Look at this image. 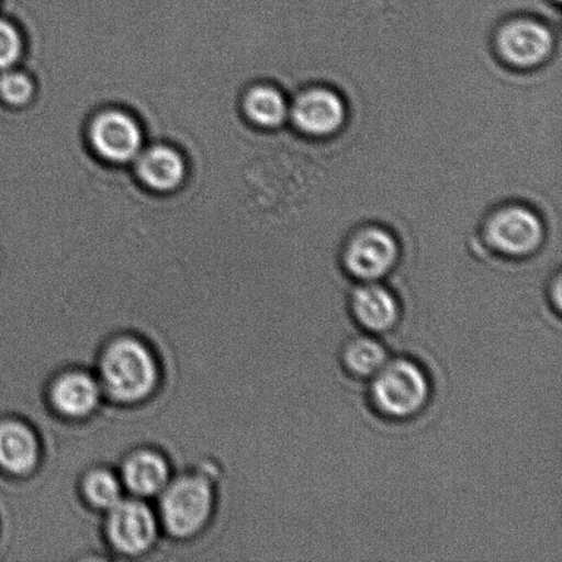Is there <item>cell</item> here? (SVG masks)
<instances>
[{
    "label": "cell",
    "mask_w": 562,
    "mask_h": 562,
    "mask_svg": "<svg viewBox=\"0 0 562 562\" xmlns=\"http://www.w3.org/2000/svg\"><path fill=\"white\" fill-rule=\"evenodd\" d=\"M349 308L356 324L372 335L393 330L402 313L398 296L380 281L358 284L349 296Z\"/></svg>",
    "instance_id": "obj_10"
},
{
    "label": "cell",
    "mask_w": 562,
    "mask_h": 562,
    "mask_svg": "<svg viewBox=\"0 0 562 562\" xmlns=\"http://www.w3.org/2000/svg\"><path fill=\"white\" fill-rule=\"evenodd\" d=\"M560 214L561 206L541 207L516 200L499 203L482 222V244L503 260H528L548 244L549 217Z\"/></svg>",
    "instance_id": "obj_1"
},
{
    "label": "cell",
    "mask_w": 562,
    "mask_h": 562,
    "mask_svg": "<svg viewBox=\"0 0 562 562\" xmlns=\"http://www.w3.org/2000/svg\"><path fill=\"white\" fill-rule=\"evenodd\" d=\"M550 301L553 302L554 311L560 312L561 308V273L558 271L552 279V286H550Z\"/></svg>",
    "instance_id": "obj_20"
},
{
    "label": "cell",
    "mask_w": 562,
    "mask_h": 562,
    "mask_svg": "<svg viewBox=\"0 0 562 562\" xmlns=\"http://www.w3.org/2000/svg\"><path fill=\"white\" fill-rule=\"evenodd\" d=\"M380 14H382L380 11H374L371 21L368 22L366 30L357 38L344 65L340 66L334 85L312 82L297 88L295 95L291 99L289 113V123L297 135L307 139L322 140L339 135L346 128L350 115L349 101L344 91L346 69Z\"/></svg>",
    "instance_id": "obj_2"
},
{
    "label": "cell",
    "mask_w": 562,
    "mask_h": 562,
    "mask_svg": "<svg viewBox=\"0 0 562 562\" xmlns=\"http://www.w3.org/2000/svg\"><path fill=\"white\" fill-rule=\"evenodd\" d=\"M471 164V162H470ZM451 176L445 183L440 184L437 190L432 191L426 200H423L409 213L393 224L379 222L363 223L351 229L346 236L344 244L339 250V263L347 277L355 279L358 283H367V281H380L389 277L398 266L402 256V241L400 239L398 225L409 217L418 206L432 196L435 192L448 183L462 169Z\"/></svg>",
    "instance_id": "obj_3"
},
{
    "label": "cell",
    "mask_w": 562,
    "mask_h": 562,
    "mask_svg": "<svg viewBox=\"0 0 562 562\" xmlns=\"http://www.w3.org/2000/svg\"><path fill=\"white\" fill-rule=\"evenodd\" d=\"M340 363L349 376L371 380L389 361V351L372 334L357 335L341 346Z\"/></svg>",
    "instance_id": "obj_16"
},
{
    "label": "cell",
    "mask_w": 562,
    "mask_h": 562,
    "mask_svg": "<svg viewBox=\"0 0 562 562\" xmlns=\"http://www.w3.org/2000/svg\"><path fill=\"white\" fill-rule=\"evenodd\" d=\"M104 391L123 404L147 398L158 382V366L150 349L134 338L106 346L99 362Z\"/></svg>",
    "instance_id": "obj_6"
},
{
    "label": "cell",
    "mask_w": 562,
    "mask_h": 562,
    "mask_svg": "<svg viewBox=\"0 0 562 562\" xmlns=\"http://www.w3.org/2000/svg\"><path fill=\"white\" fill-rule=\"evenodd\" d=\"M49 402L60 416L87 417L101 402V387L87 372L74 371L60 374L49 390Z\"/></svg>",
    "instance_id": "obj_13"
},
{
    "label": "cell",
    "mask_w": 562,
    "mask_h": 562,
    "mask_svg": "<svg viewBox=\"0 0 562 562\" xmlns=\"http://www.w3.org/2000/svg\"><path fill=\"white\" fill-rule=\"evenodd\" d=\"M36 81L25 71L14 68L0 74V101L10 109L27 106L36 98Z\"/></svg>",
    "instance_id": "obj_18"
},
{
    "label": "cell",
    "mask_w": 562,
    "mask_h": 562,
    "mask_svg": "<svg viewBox=\"0 0 562 562\" xmlns=\"http://www.w3.org/2000/svg\"><path fill=\"white\" fill-rule=\"evenodd\" d=\"M432 384L426 369L411 358H389L369 380V402L378 415L391 422L415 418L431 400Z\"/></svg>",
    "instance_id": "obj_5"
},
{
    "label": "cell",
    "mask_w": 562,
    "mask_h": 562,
    "mask_svg": "<svg viewBox=\"0 0 562 562\" xmlns=\"http://www.w3.org/2000/svg\"><path fill=\"white\" fill-rule=\"evenodd\" d=\"M493 52L505 68L527 74L543 68L560 54L559 37L547 15L519 11L495 26Z\"/></svg>",
    "instance_id": "obj_4"
},
{
    "label": "cell",
    "mask_w": 562,
    "mask_h": 562,
    "mask_svg": "<svg viewBox=\"0 0 562 562\" xmlns=\"http://www.w3.org/2000/svg\"><path fill=\"white\" fill-rule=\"evenodd\" d=\"M106 533L110 543L120 553H146L156 542L157 521L147 505L136 499H121L109 509Z\"/></svg>",
    "instance_id": "obj_9"
},
{
    "label": "cell",
    "mask_w": 562,
    "mask_h": 562,
    "mask_svg": "<svg viewBox=\"0 0 562 562\" xmlns=\"http://www.w3.org/2000/svg\"><path fill=\"white\" fill-rule=\"evenodd\" d=\"M126 487L140 497H151L168 486L169 465L156 451H137L123 465Z\"/></svg>",
    "instance_id": "obj_15"
},
{
    "label": "cell",
    "mask_w": 562,
    "mask_h": 562,
    "mask_svg": "<svg viewBox=\"0 0 562 562\" xmlns=\"http://www.w3.org/2000/svg\"><path fill=\"white\" fill-rule=\"evenodd\" d=\"M25 53V41L19 26L0 19V71L14 68Z\"/></svg>",
    "instance_id": "obj_19"
},
{
    "label": "cell",
    "mask_w": 562,
    "mask_h": 562,
    "mask_svg": "<svg viewBox=\"0 0 562 562\" xmlns=\"http://www.w3.org/2000/svg\"><path fill=\"white\" fill-rule=\"evenodd\" d=\"M165 528L175 538H190L205 527L213 509L212 486L205 477L189 475L164 488L159 504Z\"/></svg>",
    "instance_id": "obj_7"
},
{
    "label": "cell",
    "mask_w": 562,
    "mask_h": 562,
    "mask_svg": "<svg viewBox=\"0 0 562 562\" xmlns=\"http://www.w3.org/2000/svg\"><path fill=\"white\" fill-rule=\"evenodd\" d=\"M87 145L103 162L123 167L134 162L143 150L145 134L139 121L121 109H104L87 124Z\"/></svg>",
    "instance_id": "obj_8"
},
{
    "label": "cell",
    "mask_w": 562,
    "mask_h": 562,
    "mask_svg": "<svg viewBox=\"0 0 562 562\" xmlns=\"http://www.w3.org/2000/svg\"><path fill=\"white\" fill-rule=\"evenodd\" d=\"M82 493L93 508L112 509L123 497V487L114 473L93 470L82 479Z\"/></svg>",
    "instance_id": "obj_17"
},
{
    "label": "cell",
    "mask_w": 562,
    "mask_h": 562,
    "mask_svg": "<svg viewBox=\"0 0 562 562\" xmlns=\"http://www.w3.org/2000/svg\"><path fill=\"white\" fill-rule=\"evenodd\" d=\"M134 162L137 180L147 191L158 195L180 190L189 176L183 154L165 143L143 148Z\"/></svg>",
    "instance_id": "obj_11"
},
{
    "label": "cell",
    "mask_w": 562,
    "mask_h": 562,
    "mask_svg": "<svg viewBox=\"0 0 562 562\" xmlns=\"http://www.w3.org/2000/svg\"><path fill=\"white\" fill-rule=\"evenodd\" d=\"M240 112L256 128L274 131L289 123L290 99L283 87L260 81L247 88L240 98Z\"/></svg>",
    "instance_id": "obj_12"
},
{
    "label": "cell",
    "mask_w": 562,
    "mask_h": 562,
    "mask_svg": "<svg viewBox=\"0 0 562 562\" xmlns=\"http://www.w3.org/2000/svg\"><path fill=\"white\" fill-rule=\"evenodd\" d=\"M38 461V442L31 427L19 420L0 422V470L26 476Z\"/></svg>",
    "instance_id": "obj_14"
},
{
    "label": "cell",
    "mask_w": 562,
    "mask_h": 562,
    "mask_svg": "<svg viewBox=\"0 0 562 562\" xmlns=\"http://www.w3.org/2000/svg\"><path fill=\"white\" fill-rule=\"evenodd\" d=\"M549 4H552L553 8H559L561 0H547Z\"/></svg>",
    "instance_id": "obj_21"
}]
</instances>
